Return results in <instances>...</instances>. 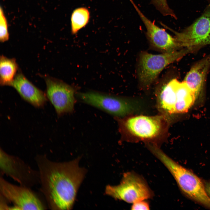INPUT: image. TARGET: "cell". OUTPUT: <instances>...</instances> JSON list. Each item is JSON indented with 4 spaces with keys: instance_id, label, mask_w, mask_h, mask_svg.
<instances>
[{
    "instance_id": "obj_15",
    "label": "cell",
    "mask_w": 210,
    "mask_h": 210,
    "mask_svg": "<svg viewBox=\"0 0 210 210\" xmlns=\"http://www.w3.org/2000/svg\"><path fill=\"white\" fill-rule=\"evenodd\" d=\"M18 70L14 58H9L2 55L0 57V84L2 86H10Z\"/></svg>"
},
{
    "instance_id": "obj_18",
    "label": "cell",
    "mask_w": 210,
    "mask_h": 210,
    "mask_svg": "<svg viewBox=\"0 0 210 210\" xmlns=\"http://www.w3.org/2000/svg\"><path fill=\"white\" fill-rule=\"evenodd\" d=\"M151 2L156 9L161 12H166L169 8L167 0H151Z\"/></svg>"
},
{
    "instance_id": "obj_8",
    "label": "cell",
    "mask_w": 210,
    "mask_h": 210,
    "mask_svg": "<svg viewBox=\"0 0 210 210\" xmlns=\"http://www.w3.org/2000/svg\"><path fill=\"white\" fill-rule=\"evenodd\" d=\"M47 98L58 116L72 112L75 102V89L61 80L49 76L45 77Z\"/></svg>"
},
{
    "instance_id": "obj_2",
    "label": "cell",
    "mask_w": 210,
    "mask_h": 210,
    "mask_svg": "<svg viewBox=\"0 0 210 210\" xmlns=\"http://www.w3.org/2000/svg\"><path fill=\"white\" fill-rule=\"evenodd\" d=\"M148 148L168 169L185 194L210 209V197L202 181L197 176L174 160L157 146L150 144Z\"/></svg>"
},
{
    "instance_id": "obj_1",
    "label": "cell",
    "mask_w": 210,
    "mask_h": 210,
    "mask_svg": "<svg viewBox=\"0 0 210 210\" xmlns=\"http://www.w3.org/2000/svg\"><path fill=\"white\" fill-rule=\"evenodd\" d=\"M80 157L71 161L57 162L44 155L35 158L41 190L51 209L70 210L86 173L79 165Z\"/></svg>"
},
{
    "instance_id": "obj_5",
    "label": "cell",
    "mask_w": 210,
    "mask_h": 210,
    "mask_svg": "<svg viewBox=\"0 0 210 210\" xmlns=\"http://www.w3.org/2000/svg\"><path fill=\"white\" fill-rule=\"evenodd\" d=\"M190 53L188 49L185 48L160 54L143 52L139 62V76L140 82L145 86H149L165 67Z\"/></svg>"
},
{
    "instance_id": "obj_21",
    "label": "cell",
    "mask_w": 210,
    "mask_h": 210,
    "mask_svg": "<svg viewBox=\"0 0 210 210\" xmlns=\"http://www.w3.org/2000/svg\"><path fill=\"white\" fill-rule=\"evenodd\" d=\"M208 0L209 2V5L210 6V0Z\"/></svg>"
},
{
    "instance_id": "obj_20",
    "label": "cell",
    "mask_w": 210,
    "mask_h": 210,
    "mask_svg": "<svg viewBox=\"0 0 210 210\" xmlns=\"http://www.w3.org/2000/svg\"><path fill=\"white\" fill-rule=\"evenodd\" d=\"M205 186L206 192L210 197V182L206 183Z\"/></svg>"
},
{
    "instance_id": "obj_13",
    "label": "cell",
    "mask_w": 210,
    "mask_h": 210,
    "mask_svg": "<svg viewBox=\"0 0 210 210\" xmlns=\"http://www.w3.org/2000/svg\"><path fill=\"white\" fill-rule=\"evenodd\" d=\"M210 69V54L193 65L185 77L186 82L196 98L202 91Z\"/></svg>"
},
{
    "instance_id": "obj_4",
    "label": "cell",
    "mask_w": 210,
    "mask_h": 210,
    "mask_svg": "<svg viewBox=\"0 0 210 210\" xmlns=\"http://www.w3.org/2000/svg\"><path fill=\"white\" fill-rule=\"evenodd\" d=\"M105 192L115 199L132 204L151 199L154 196L153 192L144 179L131 172L124 173L119 184L107 186Z\"/></svg>"
},
{
    "instance_id": "obj_14",
    "label": "cell",
    "mask_w": 210,
    "mask_h": 210,
    "mask_svg": "<svg viewBox=\"0 0 210 210\" xmlns=\"http://www.w3.org/2000/svg\"><path fill=\"white\" fill-rule=\"evenodd\" d=\"M175 87V104L173 113L186 112L196 98L184 81L181 82L176 79Z\"/></svg>"
},
{
    "instance_id": "obj_16",
    "label": "cell",
    "mask_w": 210,
    "mask_h": 210,
    "mask_svg": "<svg viewBox=\"0 0 210 210\" xmlns=\"http://www.w3.org/2000/svg\"><path fill=\"white\" fill-rule=\"evenodd\" d=\"M90 13L85 7L77 8L73 12L71 16V31L73 34H76L88 23Z\"/></svg>"
},
{
    "instance_id": "obj_10",
    "label": "cell",
    "mask_w": 210,
    "mask_h": 210,
    "mask_svg": "<svg viewBox=\"0 0 210 210\" xmlns=\"http://www.w3.org/2000/svg\"><path fill=\"white\" fill-rule=\"evenodd\" d=\"M120 124L122 128L133 136L146 140L152 139L159 135L163 125L160 116H143L131 117L121 121Z\"/></svg>"
},
{
    "instance_id": "obj_3",
    "label": "cell",
    "mask_w": 210,
    "mask_h": 210,
    "mask_svg": "<svg viewBox=\"0 0 210 210\" xmlns=\"http://www.w3.org/2000/svg\"><path fill=\"white\" fill-rule=\"evenodd\" d=\"M161 25L174 34L181 49L186 48L192 53L210 45V5L198 18L181 32L175 31L162 23Z\"/></svg>"
},
{
    "instance_id": "obj_6",
    "label": "cell",
    "mask_w": 210,
    "mask_h": 210,
    "mask_svg": "<svg viewBox=\"0 0 210 210\" xmlns=\"http://www.w3.org/2000/svg\"><path fill=\"white\" fill-rule=\"evenodd\" d=\"M1 174L10 177L20 185L31 188L40 183L38 171L35 170L19 157L10 155L1 148Z\"/></svg>"
},
{
    "instance_id": "obj_19",
    "label": "cell",
    "mask_w": 210,
    "mask_h": 210,
    "mask_svg": "<svg viewBox=\"0 0 210 210\" xmlns=\"http://www.w3.org/2000/svg\"><path fill=\"white\" fill-rule=\"evenodd\" d=\"M131 210H149V204L145 200L137 201L132 204L131 206Z\"/></svg>"
},
{
    "instance_id": "obj_11",
    "label": "cell",
    "mask_w": 210,
    "mask_h": 210,
    "mask_svg": "<svg viewBox=\"0 0 210 210\" xmlns=\"http://www.w3.org/2000/svg\"><path fill=\"white\" fill-rule=\"evenodd\" d=\"M129 1L146 27L148 38L155 47L164 52L181 49L175 37L156 25L143 14L132 0Z\"/></svg>"
},
{
    "instance_id": "obj_7",
    "label": "cell",
    "mask_w": 210,
    "mask_h": 210,
    "mask_svg": "<svg viewBox=\"0 0 210 210\" xmlns=\"http://www.w3.org/2000/svg\"><path fill=\"white\" fill-rule=\"evenodd\" d=\"M0 195L14 205V209L44 210L46 209L41 199L31 188L13 184L0 178Z\"/></svg>"
},
{
    "instance_id": "obj_17",
    "label": "cell",
    "mask_w": 210,
    "mask_h": 210,
    "mask_svg": "<svg viewBox=\"0 0 210 210\" xmlns=\"http://www.w3.org/2000/svg\"><path fill=\"white\" fill-rule=\"evenodd\" d=\"M0 10V41L4 42L8 39L9 34L6 18L1 7Z\"/></svg>"
},
{
    "instance_id": "obj_9",
    "label": "cell",
    "mask_w": 210,
    "mask_h": 210,
    "mask_svg": "<svg viewBox=\"0 0 210 210\" xmlns=\"http://www.w3.org/2000/svg\"><path fill=\"white\" fill-rule=\"evenodd\" d=\"M83 102L117 116H124L135 109V105L123 98L95 92L79 93Z\"/></svg>"
},
{
    "instance_id": "obj_12",
    "label": "cell",
    "mask_w": 210,
    "mask_h": 210,
    "mask_svg": "<svg viewBox=\"0 0 210 210\" xmlns=\"http://www.w3.org/2000/svg\"><path fill=\"white\" fill-rule=\"evenodd\" d=\"M24 100L36 107H41L46 102V94L30 82L20 72L17 74L10 86Z\"/></svg>"
}]
</instances>
